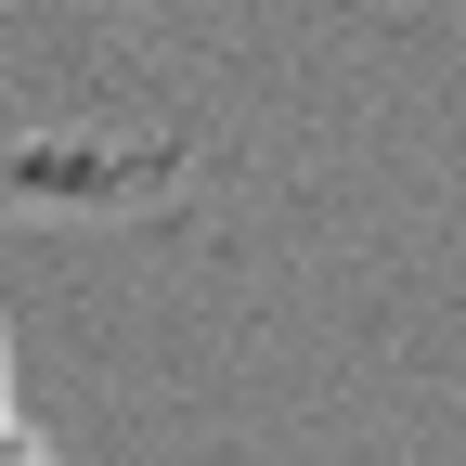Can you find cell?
<instances>
[{
	"label": "cell",
	"mask_w": 466,
	"mask_h": 466,
	"mask_svg": "<svg viewBox=\"0 0 466 466\" xmlns=\"http://www.w3.org/2000/svg\"><path fill=\"white\" fill-rule=\"evenodd\" d=\"M0 466H26V453H0Z\"/></svg>",
	"instance_id": "6da1fadb"
}]
</instances>
